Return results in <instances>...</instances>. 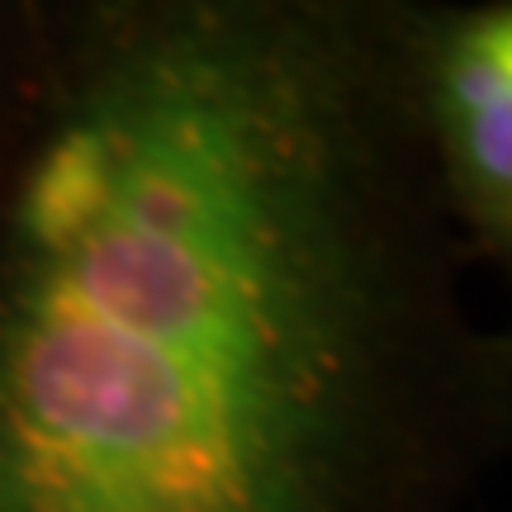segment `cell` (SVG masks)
<instances>
[{"label":"cell","mask_w":512,"mask_h":512,"mask_svg":"<svg viewBox=\"0 0 512 512\" xmlns=\"http://www.w3.org/2000/svg\"><path fill=\"white\" fill-rule=\"evenodd\" d=\"M494 451L512 465V323H494Z\"/></svg>","instance_id":"3"},{"label":"cell","mask_w":512,"mask_h":512,"mask_svg":"<svg viewBox=\"0 0 512 512\" xmlns=\"http://www.w3.org/2000/svg\"><path fill=\"white\" fill-rule=\"evenodd\" d=\"M418 0H0V512H465L494 323Z\"/></svg>","instance_id":"1"},{"label":"cell","mask_w":512,"mask_h":512,"mask_svg":"<svg viewBox=\"0 0 512 512\" xmlns=\"http://www.w3.org/2000/svg\"><path fill=\"white\" fill-rule=\"evenodd\" d=\"M413 100L465 256L512 275V0H418Z\"/></svg>","instance_id":"2"}]
</instances>
